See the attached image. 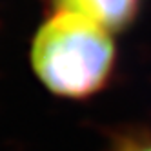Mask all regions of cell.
<instances>
[{"label":"cell","instance_id":"1","mask_svg":"<svg viewBox=\"0 0 151 151\" xmlns=\"http://www.w3.org/2000/svg\"><path fill=\"white\" fill-rule=\"evenodd\" d=\"M115 60L109 31L80 13L60 9L38 29L31 49L37 77L57 95L82 99L106 84Z\"/></svg>","mask_w":151,"mask_h":151},{"label":"cell","instance_id":"3","mask_svg":"<svg viewBox=\"0 0 151 151\" xmlns=\"http://www.w3.org/2000/svg\"><path fill=\"white\" fill-rule=\"evenodd\" d=\"M131 151H151V144H147V146H138V147H135Z\"/></svg>","mask_w":151,"mask_h":151},{"label":"cell","instance_id":"2","mask_svg":"<svg viewBox=\"0 0 151 151\" xmlns=\"http://www.w3.org/2000/svg\"><path fill=\"white\" fill-rule=\"evenodd\" d=\"M60 9L80 13L107 31H118L135 18L140 0H57Z\"/></svg>","mask_w":151,"mask_h":151}]
</instances>
